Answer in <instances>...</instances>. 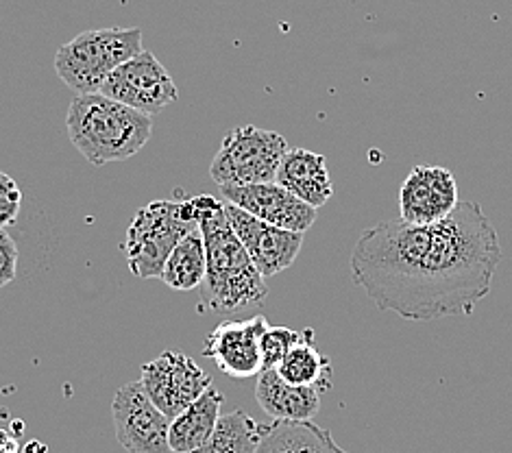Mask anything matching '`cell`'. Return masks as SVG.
Masks as SVG:
<instances>
[{"label":"cell","mask_w":512,"mask_h":453,"mask_svg":"<svg viewBox=\"0 0 512 453\" xmlns=\"http://www.w3.org/2000/svg\"><path fill=\"white\" fill-rule=\"evenodd\" d=\"M502 260L491 218L460 201L441 223L404 220L364 229L351 251V277L377 310L406 321L471 316L489 297Z\"/></svg>","instance_id":"obj_1"},{"label":"cell","mask_w":512,"mask_h":453,"mask_svg":"<svg viewBox=\"0 0 512 453\" xmlns=\"http://www.w3.org/2000/svg\"><path fill=\"white\" fill-rule=\"evenodd\" d=\"M199 229L205 242L207 275L201 297L214 312H238L262 305L268 297L266 281L255 268L245 244L231 229L223 203L207 212Z\"/></svg>","instance_id":"obj_2"},{"label":"cell","mask_w":512,"mask_h":453,"mask_svg":"<svg viewBox=\"0 0 512 453\" xmlns=\"http://www.w3.org/2000/svg\"><path fill=\"white\" fill-rule=\"evenodd\" d=\"M66 127L75 149L92 166H105L125 162L144 149L153 133V116L94 92L72 101Z\"/></svg>","instance_id":"obj_3"},{"label":"cell","mask_w":512,"mask_h":453,"mask_svg":"<svg viewBox=\"0 0 512 453\" xmlns=\"http://www.w3.org/2000/svg\"><path fill=\"white\" fill-rule=\"evenodd\" d=\"M144 51L138 27L83 31L55 53V72L77 94L101 92L105 79Z\"/></svg>","instance_id":"obj_4"},{"label":"cell","mask_w":512,"mask_h":453,"mask_svg":"<svg viewBox=\"0 0 512 453\" xmlns=\"http://www.w3.org/2000/svg\"><path fill=\"white\" fill-rule=\"evenodd\" d=\"M199 227L192 199L153 201L140 207L127 227L123 251L127 266L138 279H160L168 255L190 231Z\"/></svg>","instance_id":"obj_5"},{"label":"cell","mask_w":512,"mask_h":453,"mask_svg":"<svg viewBox=\"0 0 512 453\" xmlns=\"http://www.w3.org/2000/svg\"><path fill=\"white\" fill-rule=\"evenodd\" d=\"M288 151V142L279 133L242 125L225 136L210 166V177L218 188L273 183Z\"/></svg>","instance_id":"obj_6"},{"label":"cell","mask_w":512,"mask_h":453,"mask_svg":"<svg viewBox=\"0 0 512 453\" xmlns=\"http://www.w3.org/2000/svg\"><path fill=\"white\" fill-rule=\"evenodd\" d=\"M140 386L146 397L173 421L212 386V377L190 355L166 349L142 366Z\"/></svg>","instance_id":"obj_7"},{"label":"cell","mask_w":512,"mask_h":453,"mask_svg":"<svg viewBox=\"0 0 512 453\" xmlns=\"http://www.w3.org/2000/svg\"><path fill=\"white\" fill-rule=\"evenodd\" d=\"M101 94L149 116L162 114L168 105L179 99V90L170 72L149 51H142L118 66L105 79Z\"/></svg>","instance_id":"obj_8"},{"label":"cell","mask_w":512,"mask_h":453,"mask_svg":"<svg viewBox=\"0 0 512 453\" xmlns=\"http://www.w3.org/2000/svg\"><path fill=\"white\" fill-rule=\"evenodd\" d=\"M116 438L127 453H173L170 419L146 397L140 382L116 390L112 401Z\"/></svg>","instance_id":"obj_9"},{"label":"cell","mask_w":512,"mask_h":453,"mask_svg":"<svg viewBox=\"0 0 512 453\" xmlns=\"http://www.w3.org/2000/svg\"><path fill=\"white\" fill-rule=\"evenodd\" d=\"M225 216L231 229L236 231L240 242L245 244L247 253L264 279L275 277L292 266L303 247V234L273 227L264 220L240 210L234 203L223 201Z\"/></svg>","instance_id":"obj_10"},{"label":"cell","mask_w":512,"mask_h":453,"mask_svg":"<svg viewBox=\"0 0 512 453\" xmlns=\"http://www.w3.org/2000/svg\"><path fill=\"white\" fill-rule=\"evenodd\" d=\"M458 203V183L449 168L414 166L399 188V220L410 225L441 223Z\"/></svg>","instance_id":"obj_11"},{"label":"cell","mask_w":512,"mask_h":453,"mask_svg":"<svg viewBox=\"0 0 512 453\" xmlns=\"http://www.w3.org/2000/svg\"><path fill=\"white\" fill-rule=\"evenodd\" d=\"M268 321L258 314L247 321H223L203 342V355L214 360L218 371L234 379L258 377L264 371L260 338Z\"/></svg>","instance_id":"obj_12"},{"label":"cell","mask_w":512,"mask_h":453,"mask_svg":"<svg viewBox=\"0 0 512 453\" xmlns=\"http://www.w3.org/2000/svg\"><path fill=\"white\" fill-rule=\"evenodd\" d=\"M221 192L227 203H234L240 210L273 227L306 234L316 220V210L312 205L303 203L275 181L253 183V186H225Z\"/></svg>","instance_id":"obj_13"},{"label":"cell","mask_w":512,"mask_h":453,"mask_svg":"<svg viewBox=\"0 0 512 453\" xmlns=\"http://www.w3.org/2000/svg\"><path fill=\"white\" fill-rule=\"evenodd\" d=\"M275 183L295 194L303 203L312 205L314 210H321L334 194L325 157L306 149H290L284 155Z\"/></svg>","instance_id":"obj_14"},{"label":"cell","mask_w":512,"mask_h":453,"mask_svg":"<svg viewBox=\"0 0 512 453\" xmlns=\"http://www.w3.org/2000/svg\"><path fill=\"white\" fill-rule=\"evenodd\" d=\"M255 399L273 421H312L321 408V393L310 386H292L266 369L258 375Z\"/></svg>","instance_id":"obj_15"},{"label":"cell","mask_w":512,"mask_h":453,"mask_svg":"<svg viewBox=\"0 0 512 453\" xmlns=\"http://www.w3.org/2000/svg\"><path fill=\"white\" fill-rule=\"evenodd\" d=\"M223 401V395L210 386L192 406L170 421L168 443L173 453L194 451L212 438L218 421H221Z\"/></svg>","instance_id":"obj_16"},{"label":"cell","mask_w":512,"mask_h":453,"mask_svg":"<svg viewBox=\"0 0 512 453\" xmlns=\"http://www.w3.org/2000/svg\"><path fill=\"white\" fill-rule=\"evenodd\" d=\"M255 453H349L332 432L312 421H273L264 425L262 443Z\"/></svg>","instance_id":"obj_17"},{"label":"cell","mask_w":512,"mask_h":453,"mask_svg":"<svg viewBox=\"0 0 512 453\" xmlns=\"http://www.w3.org/2000/svg\"><path fill=\"white\" fill-rule=\"evenodd\" d=\"M275 371L292 386H310L319 393L332 388V362L314 347V332L310 327L303 329V340L284 355Z\"/></svg>","instance_id":"obj_18"},{"label":"cell","mask_w":512,"mask_h":453,"mask_svg":"<svg viewBox=\"0 0 512 453\" xmlns=\"http://www.w3.org/2000/svg\"><path fill=\"white\" fill-rule=\"evenodd\" d=\"M205 275H207L205 242H203L201 229L197 227L177 244L173 253L168 255L160 279L168 288L186 292L192 288H201Z\"/></svg>","instance_id":"obj_19"},{"label":"cell","mask_w":512,"mask_h":453,"mask_svg":"<svg viewBox=\"0 0 512 453\" xmlns=\"http://www.w3.org/2000/svg\"><path fill=\"white\" fill-rule=\"evenodd\" d=\"M264 425L255 423L245 410L221 416L212 438L188 453H255L262 443Z\"/></svg>","instance_id":"obj_20"},{"label":"cell","mask_w":512,"mask_h":453,"mask_svg":"<svg viewBox=\"0 0 512 453\" xmlns=\"http://www.w3.org/2000/svg\"><path fill=\"white\" fill-rule=\"evenodd\" d=\"M303 340V332H295L288 327H271L260 338V351H262V364L266 369H275V366L284 360V355Z\"/></svg>","instance_id":"obj_21"},{"label":"cell","mask_w":512,"mask_h":453,"mask_svg":"<svg viewBox=\"0 0 512 453\" xmlns=\"http://www.w3.org/2000/svg\"><path fill=\"white\" fill-rule=\"evenodd\" d=\"M22 192L7 173H0V229L9 227L20 214Z\"/></svg>","instance_id":"obj_22"},{"label":"cell","mask_w":512,"mask_h":453,"mask_svg":"<svg viewBox=\"0 0 512 453\" xmlns=\"http://www.w3.org/2000/svg\"><path fill=\"white\" fill-rule=\"evenodd\" d=\"M18 244L5 229H0V288L9 286L18 275Z\"/></svg>","instance_id":"obj_23"}]
</instances>
